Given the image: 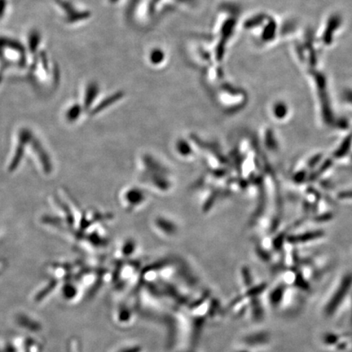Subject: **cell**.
<instances>
[{
	"label": "cell",
	"mask_w": 352,
	"mask_h": 352,
	"mask_svg": "<svg viewBox=\"0 0 352 352\" xmlns=\"http://www.w3.org/2000/svg\"><path fill=\"white\" fill-rule=\"evenodd\" d=\"M321 236V232H308L306 233V234H303L300 236H296L294 240L300 242V241H306L307 240H311L318 239V237Z\"/></svg>",
	"instance_id": "7a4b0ae2"
},
{
	"label": "cell",
	"mask_w": 352,
	"mask_h": 352,
	"mask_svg": "<svg viewBox=\"0 0 352 352\" xmlns=\"http://www.w3.org/2000/svg\"><path fill=\"white\" fill-rule=\"evenodd\" d=\"M340 197L344 198V199H352V192H342Z\"/></svg>",
	"instance_id": "3957f363"
},
{
	"label": "cell",
	"mask_w": 352,
	"mask_h": 352,
	"mask_svg": "<svg viewBox=\"0 0 352 352\" xmlns=\"http://www.w3.org/2000/svg\"><path fill=\"white\" fill-rule=\"evenodd\" d=\"M125 196H126V201H129L126 202L127 206H138L144 204V195L143 192L138 190V189L131 188L130 190L126 192Z\"/></svg>",
	"instance_id": "6da1fadb"
}]
</instances>
